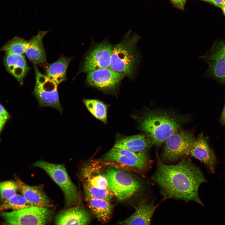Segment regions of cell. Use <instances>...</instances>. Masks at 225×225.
Listing matches in <instances>:
<instances>
[{
  "instance_id": "1",
  "label": "cell",
  "mask_w": 225,
  "mask_h": 225,
  "mask_svg": "<svg viewBox=\"0 0 225 225\" xmlns=\"http://www.w3.org/2000/svg\"><path fill=\"white\" fill-rule=\"evenodd\" d=\"M157 168L151 177L159 187L163 200L173 198L185 202L193 201L203 206L198 194L199 186L207 182L199 168L190 158L182 159L177 164L167 165L157 153Z\"/></svg>"
},
{
  "instance_id": "2",
  "label": "cell",
  "mask_w": 225,
  "mask_h": 225,
  "mask_svg": "<svg viewBox=\"0 0 225 225\" xmlns=\"http://www.w3.org/2000/svg\"><path fill=\"white\" fill-rule=\"evenodd\" d=\"M187 115L161 110H148L136 118L138 128L150 139L152 145H161L189 120Z\"/></svg>"
},
{
  "instance_id": "3",
  "label": "cell",
  "mask_w": 225,
  "mask_h": 225,
  "mask_svg": "<svg viewBox=\"0 0 225 225\" xmlns=\"http://www.w3.org/2000/svg\"><path fill=\"white\" fill-rule=\"evenodd\" d=\"M140 38L139 35L129 31L120 42L113 46L110 68L133 78L140 62L137 48Z\"/></svg>"
},
{
  "instance_id": "4",
  "label": "cell",
  "mask_w": 225,
  "mask_h": 225,
  "mask_svg": "<svg viewBox=\"0 0 225 225\" xmlns=\"http://www.w3.org/2000/svg\"><path fill=\"white\" fill-rule=\"evenodd\" d=\"M33 165L44 170L59 186L63 193L66 206L71 207L79 202L77 189L70 178L64 165L43 161H37Z\"/></svg>"
},
{
  "instance_id": "5",
  "label": "cell",
  "mask_w": 225,
  "mask_h": 225,
  "mask_svg": "<svg viewBox=\"0 0 225 225\" xmlns=\"http://www.w3.org/2000/svg\"><path fill=\"white\" fill-rule=\"evenodd\" d=\"M104 175L108 188L119 201L130 198L141 188L140 183L125 171L110 168L106 170Z\"/></svg>"
},
{
  "instance_id": "6",
  "label": "cell",
  "mask_w": 225,
  "mask_h": 225,
  "mask_svg": "<svg viewBox=\"0 0 225 225\" xmlns=\"http://www.w3.org/2000/svg\"><path fill=\"white\" fill-rule=\"evenodd\" d=\"M196 138L192 134L185 131H178L164 142L161 159L174 162L188 157Z\"/></svg>"
},
{
  "instance_id": "7",
  "label": "cell",
  "mask_w": 225,
  "mask_h": 225,
  "mask_svg": "<svg viewBox=\"0 0 225 225\" xmlns=\"http://www.w3.org/2000/svg\"><path fill=\"white\" fill-rule=\"evenodd\" d=\"M33 66L36 83L32 94L38 100L39 106L52 107L62 113L63 109L59 101L58 84L41 73L35 64H33Z\"/></svg>"
},
{
  "instance_id": "8",
  "label": "cell",
  "mask_w": 225,
  "mask_h": 225,
  "mask_svg": "<svg viewBox=\"0 0 225 225\" xmlns=\"http://www.w3.org/2000/svg\"><path fill=\"white\" fill-rule=\"evenodd\" d=\"M147 152H135L113 147L102 160L115 162L145 172L150 169L152 163Z\"/></svg>"
},
{
  "instance_id": "9",
  "label": "cell",
  "mask_w": 225,
  "mask_h": 225,
  "mask_svg": "<svg viewBox=\"0 0 225 225\" xmlns=\"http://www.w3.org/2000/svg\"><path fill=\"white\" fill-rule=\"evenodd\" d=\"M50 211L47 208L31 207L17 211L2 212L0 216L12 225H45Z\"/></svg>"
},
{
  "instance_id": "10",
  "label": "cell",
  "mask_w": 225,
  "mask_h": 225,
  "mask_svg": "<svg viewBox=\"0 0 225 225\" xmlns=\"http://www.w3.org/2000/svg\"><path fill=\"white\" fill-rule=\"evenodd\" d=\"M125 77L123 74L110 68H104L87 73L86 82L105 93L115 94Z\"/></svg>"
},
{
  "instance_id": "11",
  "label": "cell",
  "mask_w": 225,
  "mask_h": 225,
  "mask_svg": "<svg viewBox=\"0 0 225 225\" xmlns=\"http://www.w3.org/2000/svg\"><path fill=\"white\" fill-rule=\"evenodd\" d=\"M113 46L107 41L94 45L84 60L80 72H88L110 68Z\"/></svg>"
},
{
  "instance_id": "12",
  "label": "cell",
  "mask_w": 225,
  "mask_h": 225,
  "mask_svg": "<svg viewBox=\"0 0 225 225\" xmlns=\"http://www.w3.org/2000/svg\"><path fill=\"white\" fill-rule=\"evenodd\" d=\"M200 58L208 65L206 72L221 83L225 82V40L214 43L211 48Z\"/></svg>"
},
{
  "instance_id": "13",
  "label": "cell",
  "mask_w": 225,
  "mask_h": 225,
  "mask_svg": "<svg viewBox=\"0 0 225 225\" xmlns=\"http://www.w3.org/2000/svg\"><path fill=\"white\" fill-rule=\"evenodd\" d=\"M190 154L203 163L210 173H215L217 160L214 151L208 144L207 138L202 134L196 139Z\"/></svg>"
},
{
  "instance_id": "14",
  "label": "cell",
  "mask_w": 225,
  "mask_h": 225,
  "mask_svg": "<svg viewBox=\"0 0 225 225\" xmlns=\"http://www.w3.org/2000/svg\"><path fill=\"white\" fill-rule=\"evenodd\" d=\"M154 199L151 201H141L135 207L134 212L129 217L120 222L121 225H152L153 215L159 204H155Z\"/></svg>"
},
{
  "instance_id": "15",
  "label": "cell",
  "mask_w": 225,
  "mask_h": 225,
  "mask_svg": "<svg viewBox=\"0 0 225 225\" xmlns=\"http://www.w3.org/2000/svg\"><path fill=\"white\" fill-rule=\"evenodd\" d=\"M16 182L18 190L31 207L48 208L52 206L48 197L40 187L28 185L18 179H16Z\"/></svg>"
},
{
  "instance_id": "16",
  "label": "cell",
  "mask_w": 225,
  "mask_h": 225,
  "mask_svg": "<svg viewBox=\"0 0 225 225\" xmlns=\"http://www.w3.org/2000/svg\"><path fill=\"white\" fill-rule=\"evenodd\" d=\"M5 52L3 63L6 70L22 84L23 79L30 69L24 56L9 52Z\"/></svg>"
},
{
  "instance_id": "17",
  "label": "cell",
  "mask_w": 225,
  "mask_h": 225,
  "mask_svg": "<svg viewBox=\"0 0 225 225\" xmlns=\"http://www.w3.org/2000/svg\"><path fill=\"white\" fill-rule=\"evenodd\" d=\"M91 218L90 213L84 208L77 206L60 212L56 217V225H87Z\"/></svg>"
},
{
  "instance_id": "18",
  "label": "cell",
  "mask_w": 225,
  "mask_h": 225,
  "mask_svg": "<svg viewBox=\"0 0 225 225\" xmlns=\"http://www.w3.org/2000/svg\"><path fill=\"white\" fill-rule=\"evenodd\" d=\"M152 144L146 134L130 136L118 135L113 147L132 151H148Z\"/></svg>"
},
{
  "instance_id": "19",
  "label": "cell",
  "mask_w": 225,
  "mask_h": 225,
  "mask_svg": "<svg viewBox=\"0 0 225 225\" xmlns=\"http://www.w3.org/2000/svg\"><path fill=\"white\" fill-rule=\"evenodd\" d=\"M48 31H39L28 42L25 53L27 57L34 64L46 61V55L43 45V39Z\"/></svg>"
},
{
  "instance_id": "20",
  "label": "cell",
  "mask_w": 225,
  "mask_h": 225,
  "mask_svg": "<svg viewBox=\"0 0 225 225\" xmlns=\"http://www.w3.org/2000/svg\"><path fill=\"white\" fill-rule=\"evenodd\" d=\"M101 167L92 163L86 165L82 169V176L83 183L99 188H109L107 179L101 172Z\"/></svg>"
},
{
  "instance_id": "21",
  "label": "cell",
  "mask_w": 225,
  "mask_h": 225,
  "mask_svg": "<svg viewBox=\"0 0 225 225\" xmlns=\"http://www.w3.org/2000/svg\"><path fill=\"white\" fill-rule=\"evenodd\" d=\"M70 58L62 56L55 62L45 67L46 76L58 85L66 79V71L71 61Z\"/></svg>"
},
{
  "instance_id": "22",
  "label": "cell",
  "mask_w": 225,
  "mask_h": 225,
  "mask_svg": "<svg viewBox=\"0 0 225 225\" xmlns=\"http://www.w3.org/2000/svg\"><path fill=\"white\" fill-rule=\"evenodd\" d=\"M86 200L89 208L99 221L105 223L109 221L113 208L111 202L92 198Z\"/></svg>"
},
{
  "instance_id": "23",
  "label": "cell",
  "mask_w": 225,
  "mask_h": 225,
  "mask_svg": "<svg viewBox=\"0 0 225 225\" xmlns=\"http://www.w3.org/2000/svg\"><path fill=\"white\" fill-rule=\"evenodd\" d=\"M82 101L94 117L104 123H107V107L103 102L95 99H83Z\"/></svg>"
},
{
  "instance_id": "24",
  "label": "cell",
  "mask_w": 225,
  "mask_h": 225,
  "mask_svg": "<svg viewBox=\"0 0 225 225\" xmlns=\"http://www.w3.org/2000/svg\"><path fill=\"white\" fill-rule=\"evenodd\" d=\"M83 187L86 198L103 199L111 202L114 196L109 188L96 187L85 183H83Z\"/></svg>"
},
{
  "instance_id": "25",
  "label": "cell",
  "mask_w": 225,
  "mask_h": 225,
  "mask_svg": "<svg viewBox=\"0 0 225 225\" xmlns=\"http://www.w3.org/2000/svg\"><path fill=\"white\" fill-rule=\"evenodd\" d=\"M31 207L30 203L22 195L15 194L4 201L0 205V211L8 209L17 211Z\"/></svg>"
},
{
  "instance_id": "26",
  "label": "cell",
  "mask_w": 225,
  "mask_h": 225,
  "mask_svg": "<svg viewBox=\"0 0 225 225\" xmlns=\"http://www.w3.org/2000/svg\"><path fill=\"white\" fill-rule=\"evenodd\" d=\"M28 46V42L22 38L15 37L3 45L1 50L22 55L25 53Z\"/></svg>"
},
{
  "instance_id": "27",
  "label": "cell",
  "mask_w": 225,
  "mask_h": 225,
  "mask_svg": "<svg viewBox=\"0 0 225 225\" xmlns=\"http://www.w3.org/2000/svg\"><path fill=\"white\" fill-rule=\"evenodd\" d=\"M18 187L16 182L5 181L0 183V198L3 201L16 194Z\"/></svg>"
},
{
  "instance_id": "28",
  "label": "cell",
  "mask_w": 225,
  "mask_h": 225,
  "mask_svg": "<svg viewBox=\"0 0 225 225\" xmlns=\"http://www.w3.org/2000/svg\"><path fill=\"white\" fill-rule=\"evenodd\" d=\"M178 8L183 9L186 0H170Z\"/></svg>"
},
{
  "instance_id": "29",
  "label": "cell",
  "mask_w": 225,
  "mask_h": 225,
  "mask_svg": "<svg viewBox=\"0 0 225 225\" xmlns=\"http://www.w3.org/2000/svg\"><path fill=\"white\" fill-rule=\"evenodd\" d=\"M211 3L221 8L225 3V0H210Z\"/></svg>"
},
{
  "instance_id": "30",
  "label": "cell",
  "mask_w": 225,
  "mask_h": 225,
  "mask_svg": "<svg viewBox=\"0 0 225 225\" xmlns=\"http://www.w3.org/2000/svg\"><path fill=\"white\" fill-rule=\"evenodd\" d=\"M0 113L4 115V116L8 118L9 115L8 112L0 104Z\"/></svg>"
},
{
  "instance_id": "31",
  "label": "cell",
  "mask_w": 225,
  "mask_h": 225,
  "mask_svg": "<svg viewBox=\"0 0 225 225\" xmlns=\"http://www.w3.org/2000/svg\"><path fill=\"white\" fill-rule=\"evenodd\" d=\"M8 118L0 113V123L3 125Z\"/></svg>"
},
{
  "instance_id": "32",
  "label": "cell",
  "mask_w": 225,
  "mask_h": 225,
  "mask_svg": "<svg viewBox=\"0 0 225 225\" xmlns=\"http://www.w3.org/2000/svg\"><path fill=\"white\" fill-rule=\"evenodd\" d=\"M221 120L222 122L225 125V105L221 115Z\"/></svg>"
},
{
  "instance_id": "33",
  "label": "cell",
  "mask_w": 225,
  "mask_h": 225,
  "mask_svg": "<svg viewBox=\"0 0 225 225\" xmlns=\"http://www.w3.org/2000/svg\"><path fill=\"white\" fill-rule=\"evenodd\" d=\"M221 8L222 9L223 12L225 16V3H224V4L223 5V6H222Z\"/></svg>"
},
{
  "instance_id": "34",
  "label": "cell",
  "mask_w": 225,
  "mask_h": 225,
  "mask_svg": "<svg viewBox=\"0 0 225 225\" xmlns=\"http://www.w3.org/2000/svg\"><path fill=\"white\" fill-rule=\"evenodd\" d=\"M3 125H4L3 124H2V123H0V131L1 130V129H2V127H3Z\"/></svg>"
},
{
  "instance_id": "35",
  "label": "cell",
  "mask_w": 225,
  "mask_h": 225,
  "mask_svg": "<svg viewBox=\"0 0 225 225\" xmlns=\"http://www.w3.org/2000/svg\"><path fill=\"white\" fill-rule=\"evenodd\" d=\"M1 225H12L8 224L6 222L2 223Z\"/></svg>"
},
{
  "instance_id": "36",
  "label": "cell",
  "mask_w": 225,
  "mask_h": 225,
  "mask_svg": "<svg viewBox=\"0 0 225 225\" xmlns=\"http://www.w3.org/2000/svg\"><path fill=\"white\" fill-rule=\"evenodd\" d=\"M211 3L210 0H202Z\"/></svg>"
}]
</instances>
